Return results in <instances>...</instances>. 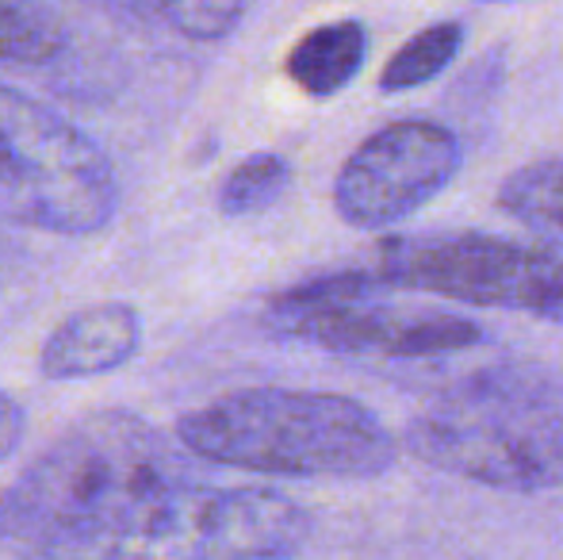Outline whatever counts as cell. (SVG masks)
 Returning <instances> with one entry per match:
<instances>
[{
	"mask_svg": "<svg viewBox=\"0 0 563 560\" xmlns=\"http://www.w3.org/2000/svg\"><path fill=\"white\" fill-rule=\"evenodd\" d=\"M196 484L192 453L154 422L104 407L69 422L0 492V546L20 557L119 530Z\"/></svg>",
	"mask_w": 563,
	"mask_h": 560,
	"instance_id": "obj_1",
	"label": "cell"
},
{
	"mask_svg": "<svg viewBox=\"0 0 563 560\" xmlns=\"http://www.w3.org/2000/svg\"><path fill=\"white\" fill-rule=\"evenodd\" d=\"M192 457L288 480H372L399 457L379 415L338 392L242 388L177 419Z\"/></svg>",
	"mask_w": 563,
	"mask_h": 560,
	"instance_id": "obj_2",
	"label": "cell"
},
{
	"mask_svg": "<svg viewBox=\"0 0 563 560\" xmlns=\"http://www.w3.org/2000/svg\"><path fill=\"white\" fill-rule=\"evenodd\" d=\"M407 449L460 480L549 492L563 484V388L518 369L467 376L410 419Z\"/></svg>",
	"mask_w": 563,
	"mask_h": 560,
	"instance_id": "obj_3",
	"label": "cell"
},
{
	"mask_svg": "<svg viewBox=\"0 0 563 560\" xmlns=\"http://www.w3.org/2000/svg\"><path fill=\"white\" fill-rule=\"evenodd\" d=\"M311 515L273 487L188 484L134 523L23 560H296Z\"/></svg>",
	"mask_w": 563,
	"mask_h": 560,
	"instance_id": "obj_4",
	"label": "cell"
},
{
	"mask_svg": "<svg viewBox=\"0 0 563 560\" xmlns=\"http://www.w3.org/2000/svg\"><path fill=\"white\" fill-rule=\"evenodd\" d=\"M119 208L112 157L51 105L0 81V219L38 234L85 239Z\"/></svg>",
	"mask_w": 563,
	"mask_h": 560,
	"instance_id": "obj_5",
	"label": "cell"
},
{
	"mask_svg": "<svg viewBox=\"0 0 563 560\" xmlns=\"http://www.w3.org/2000/svg\"><path fill=\"white\" fill-rule=\"evenodd\" d=\"M372 265L307 277L268 296L265 327L341 358H445L483 342V327L449 311H395Z\"/></svg>",
	"mask_w": 563,
	"mask_h": 560,
	"instance_id": "obj_6",
	"label": "cell"
},
{
	"mask_svg": "<svg viewBox=\"0 0 563 560\" xmlns=\"http://www.w3.org/2000/svg\"><path fill=\"white\" fill-rule=\"evenodd\" d=\"M372 270L384 288L506 307L563 327V254L549 246L487 231H426L387 239Z\"/></svg>",
	"mask_w": 563,
	"mask_h": 560,
	"instance_id": "obj_7",
	"label": "cell"
},
{
	"mask_svg": "<svg viewBox=\"0 0 563 560\" xmlns=\"http://www.w3.org/2000/svg\"><path fill=\"white\" fill-rule=\"evenodd\" d=\"M464 146L445 123L395 120L368 135L334 180V208L356 231H384L445 193Z\"/></svg>",
	"mask_w": 563,
	"mask_h": 560,
	"instance_id": "obj_8",
	"label": "cell"
},
{
	"mask_svg": "<svg viewBox=\"0 0 563 560\" xmlns=\"http://www.w3.org/2000/svg\"><path fill=\"white\" fill-rule=\"evenodd\" d=\"M142 350V315L126 299L69 311L38 345V373L46 381H89L134 361Z\"/></svg>",
	"mask_w": 563,
	"mask_h": 560,
	"instance_id": "obj_9",
	"label": "cell"
},
{
	"mask_svg": "<svg viewBox=\"0 0 563 560\" xmlns=\"http://www.w3.org/2000/svg\"><path fill=\"white\" fill-rule=\"evenodd\" d=\"M368 62V28L361 20H330L311 28L284 58V77L303 97L330 100L356 81Z\"/></svg>",
	"mask_w": 563,
	"mask_h": 560,
	"instance_id": "obj_10",
	"label": "cell"
},
{
	"mask_svg": "<svg viewBox=\"0 0 563 560\" xmlns=\"http://www.w3.org/2000/svg\"><path fill=\"white\" fill-rule=\"evenodd\" d=\"M498 208L541 239L563 242V157H541L514 169L498 188Z\"/></svg>",
	"mask_w": 563,
	"mask_h": 560,
	"instance_id": "obj_11",
	"label": "cell"
},
{
	"mask_svg": "<svg viewBox=\"0 0 563 560\" xmlns=\"http://www.w3.org/2000/svg\"><path fill=\"white\" fill-rule=\"evenodd\" d=\"M460 51H464V23L460 20L430 23V28L410 35L407 43L384 62V69H379V92L395 97V92L422 89V85H430L438 74H445Z\"/></svg>",
	"mask_w": 563,
	"mask_h": 560,
	"instance_id": "obj_12",
	"label": "cell"
},
{
	"mask_svg": "<svg viewBox=\"0 0 563 560\" xmlns=\"http://www.w3.org/2000/svg\"><path fill=\"white\" fill-rule=\"evenodd\" d=\"M66 31L38 0H0V66H51Z\"/></svg>",
	"mask_w": 563,
	"mask_h": 560,
	"instance_id": "obj_13",
	"label": "cell"
},
{
	"mask_svg": "<svg viewBox=\"0 0 563 560\" xmlns=\"http://www.w3.org/2000/svg\"><path fill=\"white\" fill-rule=\"evenodd\" d=\"M291 185V162L273 150L242 157L219 185V211L227 219H245L268 211Z\"/></svg>",
	"mask_w": 563,
	"mask_h": 560,
	"instance_id": "obj_14",
	"label": "cell"
},
{
	"mask_svg": "<svg viewBox=\"0 0 563 560\" xmlns=\"http://www.w3.org/2000/svg\"><path fill=\"white\" fill-rule=\"evenodd\" d=\"M192 43H219L242 28L250 0H131Z\"/></svg>",
	"mask_w": 563,
	"mask_h": 560,
	"instance_id": "obj_15",
	"label": "cell"
},
{
	"mask_svg": "<svg viewBox=\"0 0 563 560\" xmlns=\"http://www.w3.org/2000/svg\"><path fill=\"white\" fill-rule=\"evenodd\" d=\"M23 426H27L23 407L15 404L8 392H0V461L15 453V446H20V438H23Z\"/></svg>",
	"mask_w": 563,
	"mask_h": 560,
	"instance_id": "obj_16",
	"label": "cell"
},
{
	"mask_svg": "<svg viewBox=\"0 0 563 560\" xmlns=\"http://www.w3.org/2000/svg\"><path fill=\"white\" fill-rule=\"evenodd\" d=\"M483 4H506V0H483Z\"/></svg>",
	"mask_w": 563,
	"mask_h": 560,
	"instance_id": "obj_17",
	"label": "cell"
}]
</instances>
